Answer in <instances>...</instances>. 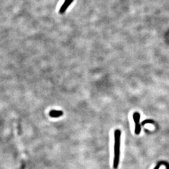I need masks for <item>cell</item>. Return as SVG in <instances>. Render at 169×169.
I'll return each mask as SVG.
<instances>
[{
    "label": "cell",
    "mask_w": 169,
    "mask_h": 169,
    "mask_svg": "<svg viewBox=\"0 0 169 169\" xmlns=\"http://www.w3.org/2000/svg\"><path fill=\"white\" fill-rule=\"evenodd\" d=\"M63 114V113L61 111L52 110L50 112V116L53 118H58L59 116H61Z\"/></svg>",
    "instance_id": "277c9868"
},
{
    "label": "cell",
    "mask_w": 169,
    "mask_h": 169,
    "mask_svg": "<svg viewBox=\"0 0 169 169\" xmlns=\"http://www.w3.org/2000/svg\"><path fill=\"white\" fill-rule=\"evenodd\" d=\"M120 137L121 131L117 129L114 132V168L117 169L119 163L120 150Z\"/></svg>",
    "instance_id": "6da1fadb"
},
{
    "label": "cell",
    "mask_w": 169,
    "mask_h": 169,
    "mask_svg": "<svg viewBox=\"0 0 169 169\" xmlns=\"http://www.w3.org/2000/svg\"><path fill=\"white\" fill-rule=\"evenodd\" d=\"M140 114L138 112H135L133 114V119L135 123V132L136 135H139L140 132Z\"/></svg>",
    "instance_id": "7a4b0ae2"
},
{
    "label": "cell",
    "mask_w": 169,
    "mask_h": 169,
    "mask_svg": "<svg viewBox=\"0 0 169 169\" xmlns=\"http://www.w3.org/2000/svg\"><path fill=\"white\" fill-rule=\"evenodd\" d=\"M73 2V0H65L64 4H62V7L59 9V13L60 14H63L66 12V9L69 7L70 4Z\"/></svg>",
    "instance_id": "3957f363"
},
{
    "label": "cell",
    "mask_w": 169,
    "mask_h": 169,
    "mask_svg": "<svg viewBox=\"0 0 169 169\" xmlns=\"http://www.w3.org/2000/svg\"><path fill=\"white\" fill-rule=\"evenodd\" d=\"M152 122L153 121L152 120H144V121L142 123V125H144L145 124L151 123H152Z\"/></svg>",
    "instance_id": "5b68a950"
}]
</instances>
